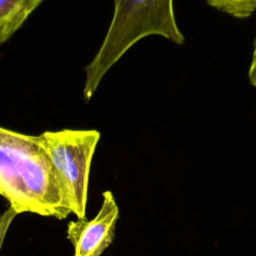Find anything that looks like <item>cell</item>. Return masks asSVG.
Returning <instances> with one entry per match:
<instances>
[{
	"label": "cell",
	"instance_id": "obj_6",
	"mask_svg": "<svg viewBox=\"0 0 256 256\" xmlns=\"http://www.w3.org/2000/svg\"><path fill=\"white\" fill-rule=\"evenodd\" d=\"M212 8L237 19H247L256 12V0H205Z\"/></svg>",
	"mask_w": 256,
	"mask_h": 256
},
{
	"label": "cell",
	"instance_id": "obj_2",
	"mask_svg": "<svg viewBox=\"0 0 256 256\" xmlns=\"http://www.w3.org/2000/svg\"><path fill=\"white\" fill-rule=\"evenodd\" d=\"M113 16L98 51L85 67L83 99L88 103L106 73L141 39L158 35L177 45L185 42L173 0H112Z\"/></svg>",
	"mask_w": 256,
	"mask_h": 256
},
{
	"label": "cell",
	"instance_id": "obj_3",
	"mask_svg": "<svg viewBox=\"0 0 256 256\" xmlns=\"http://www.w3.org/2000/svg\"><path fill=\"white\" fill-rule=\"evenodd\" d=\"M100 136L96 129H62L38 135L54 165L70 210L78 219H86L90 166Z\"/></svg>",
	"mask_w": 256,
	"mask_h": 256
},
{
	"label": "cell",
	"instance_id": "obj_7",
	"mask_svg": "<svg viewBox=\"0 0 256 256\" xmlns=\"http://www.w3.org/2000/svg\"><path fill=\"white\" fill-rule=\"evenodd\" d=\"M248 79L250 84L256 88V34L253 40V49L251 54V60L248 67Z\"/></svg>",
	"mask_w": 256,
	"mask_h": 256
},
{
	"label": "cell",
	"instance_id": "obj_1",
	"mask_svg": "<svg viewBox=\"0 0 256 256\" xmlns=\"http://www.w3.org/2000/svg\"><path fill=\"white\" fill-rule=\"evenodd\" d=\"M0 193L15 214L65 219L71 214L50 156L38 136L0 129Z\"/></svg>",
	"mask_w": 256,
	"mask_h": 256
},
{
	"label": "cell",
	"instance_id": "obj_4",
	"mask_svg": "<svg viewBox=\"0 0 256 256\" xmlns=\"http://www.w3.org/2000/svg\"><path fill=\"white\" fill-rule=\"evenodd\" d=\"M102 197L101 208L92 220L68 223L67 239L74 246L73 256H100L113 242L119 208L111 191L103 192Z\"/></svg>",
	"mask_w": 256,
	"mask_h": 256
},
{
	"label": "cell",
	"instance_id": "obj_5",
	"mask_svg": "<svg viewBox=\"0 0 256 256\" xmlns=\"http://www.w3.org/2000/svg\"><path fill=\"white\" fill-rule=\"evenodd\" d=\"M43 0H0V44L7 42Z\"/></svg>",
	"mask_w": 256,
	"mask_h": 256
}]
</instances>
